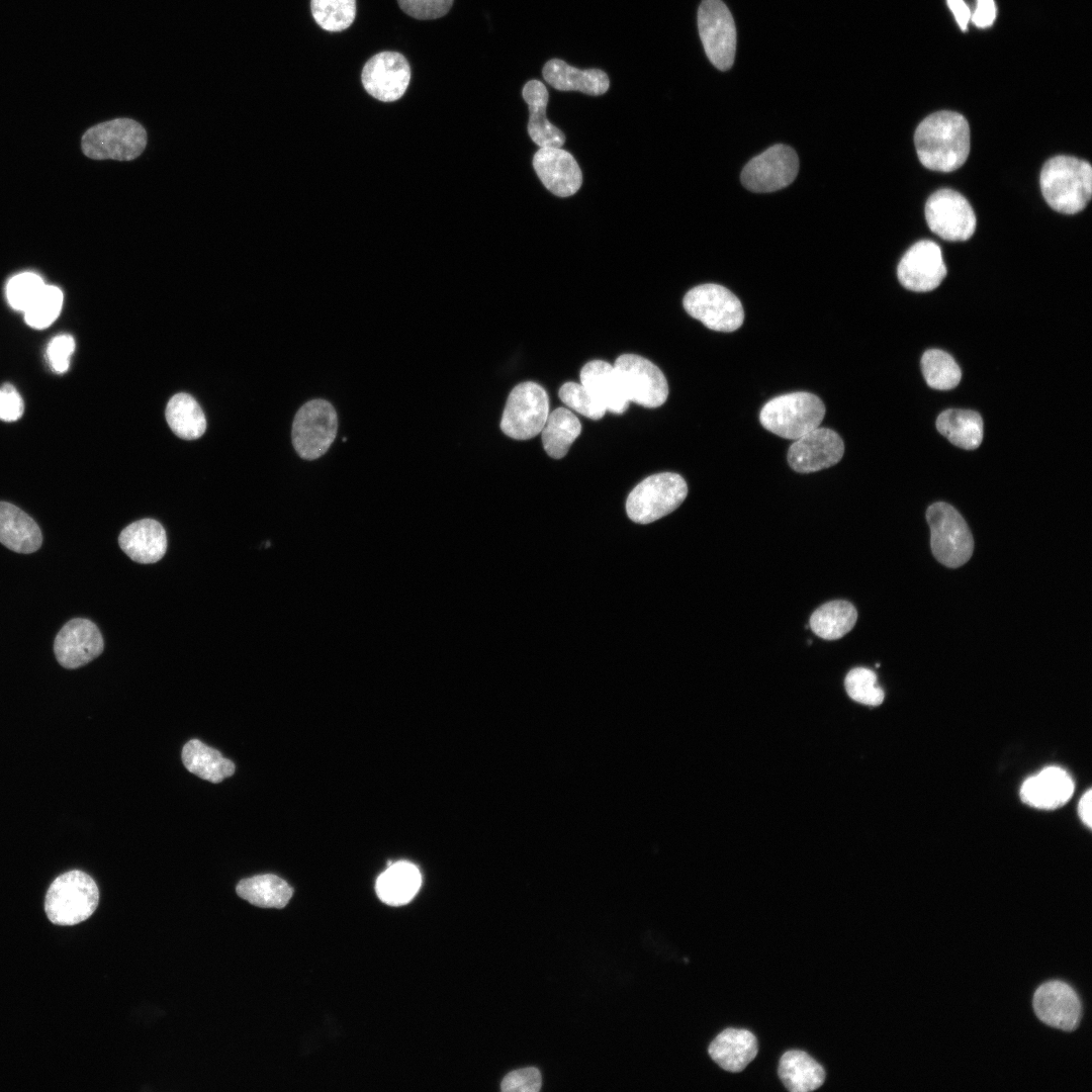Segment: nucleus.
<instances>
[{
	"label": "nucleus",
	"instance_id": "obj_1",
	"mask_svg": "<svg viewBox=\"0 0 1092 1092\" xmlns=\"http://www.w3.org/2000/svg\"><path fill=\"white\" fill-rule=\"evenodd\" d=\"M917 156L927 169L951 172L964 165L970 153V127L954 111H938L925 117L914 134Z\"/></svg>",
	"mask_w": 1092,
	"mask_h": 1092
},
{
	"label": "nucleus",
	"instance_id": "obj_2",
	"mask_svg": "<svg viewBox=\"0 0 1092 1092\" xmlns=\"http://www.w3.org/2000/svg\"><path fill=\"white\" fill-rule=\"evenodd\" d=\"M1040 189L1048 204L1058 212L1074 214L1083 210L1092 195V168L1084 160L1056 156L1043 165Z\"/></svg>",
	"mask_w": 1092,
	"mask_h": 1092
},
{
	"label": "nucleus",
	"instance_id": "obj_3",
	"mask_svg": "<svg viewBox=\"0 0 1092 1092\" xmlns=\"http://www.w3.org/2000/svg\"><path fill=\"white\" fill-rule=\"evenodd\" d=\"M99 891L86 873L73 870L57 877L48 889L44 911L57 925L71 926L88 919L96 910Z\"/></svg>",
	"mask_w": 1092,
	"mask_h": 1092
},
{
	"label": "nucleus",
	"instance_id": "obj_4",
	"mask_svg": "<svg viewBox=\"0 0 1092 1092\" xmlns=\"http://www.w3.org/2000/svg\"><path fill=\"white\" fill-rule=\"evenodd\" d=\"M822 399L807 391L782 394L768 400L760 410L759 421L767 431L797 440L819 427L825 417Z\"/></svg>",
	"mask_w": 1092,
	"mask_h": 1092
},
{
	"label": "nucleus",
	"instance_id": "obj_5",
	"mask_svg": "<svg viewBox=\"0 0 1092 1092\" xmlns=\"http://www.w3.org/2000/svg\"><path fill=\"white\" fill-rule=\"evenodd\" d=\"M147 142L146 128L140 122L119 117L87 129L81 146L84 155L90 159L131 161L143 154Z\"/></svg>",
	"mask_w": 1092,
	"mask_h": 1092
},
{
	"label": "nucleus",
	"instance_id": "obj_6",
	"mask_svg": "<svg viewBox=\"0 0 1092 1092\" xmlns=\"http://www.w3.org/2000/svg\"><path fill=\"white\" fill-rule=\"evenodd\" d=\"M688 495L686 480L677 473L661 472L638 483L626 502L628 517L635 523H652L678 508Z\"/></svg>",
	"mask_w": 1092,
	"mask_h": 1092
},
{
	"label": "nucleus",
	"instance_id": "obj_7",
	"mask_svg": "<svg viewBox=\"0 0 1092 1092\" xmlns=\"http://www.w3.org/2000/svg\"><path fill=\"white\" fill-rule=\"evenodd\" d=\"M932 554L941 564L956 568L972 556L974 540L961 514L950 505L937 502L926 511Z\"/></svg>",
	"mask_w": 1092,
	"mask_h": 1092
},
{
	"label": "nucleus",
	"instance_id": "obj_8",
	"mask_svg": "<svg viewBox=\"0 0 1092 1092\" xmlns=\"http://www.w3.org/2000/svg\"><path fill=\"white\" fill-rule=\"evenodd\" d=\"M686 311L710 330L734 332L744 321L741 301L726 287L706 283L690 289L682 299Z\"/></svg>",
	"mask_w": 1092,
	"mask_h": 1092
},
{
	"label": "nucleus",
	"instance_id": "obj_9",
	"mask_svg": "<svg viewBox=\"0 0 1092 1092\" xmlns=\"http://www.w3.org/2000/svg\"><path fill=\"white\" fill-rule=\"evenodd\" d=\"M338 417L326 399H311L296 413L292 424V443L296 453L305 460L323 456L334 442Z\"/></svg>",
	"mask_w": 1092,
	"mask_h": 1092
},
{
	"label": "nucleus",
	"instance_id": "obj_10",
	"mask_svg": "<svg viewBox=\"0 0 1092 1092\" xmlns=\"http://www.w3.org/2000/svg\"><path fill=\"white\" fill-rule=\"evenodd\" d=\"M548 415L546 390L536 382H522L508 396L500 429L510 438L528 440L541 432Z\"/></svg>",
	"mask_w": 1092,
	"mask_h": 1092
},
{
	"label": "nucleus",
	"instance_id": "obj_11",
	"mask_svg": "<svg viewBox=\"0 0 1092 1092\" xmlns=\"http://www.w3.org/2000/svg\"><path fill=\"white\" fill-rule=\"evenodd\" d=\"M698 29L705 53L717 69L729 70L735 58L736 28L722 0H703L698 9Z\"/></svg>",
	"mask_w": 1092,
	"mask_h": 1092
},
{
	"label": "nucleus",
	"instance_id": "obj_12",
	"mask_svg": "<svg viewBox=\"0 0 1092 1092\" xmlns=\"http://www.w3.org/2000/svg\"><path fill=\"white\" fill-rule=\"evenodd\" d=\"M929 229L946 241H967L976 230V215L969 201L958 191L939 189L925 204Z\"/></svg>",
	"mask_w": 1092,
	"mask_h": 1092
},
{
	"label": "nucleus",
	"instance_id": "obj_13",
	"mask_svg": "<svg viewBox=\"0 0 1092 1092\" xmlns=\"http://www.w3.org/2000/svg\"><path fill=\"white\" fill-rule=\"evenodd\" d=\"M799 171L796 152L786 145H775L752 158L741 172L742 185L753 192H774L790 185Z\"/></svg>",
	"mask_w": 1092,
	"mask_h": 1092
},
{
	"label": "nucleus",
	"instance_id": "obj_14",
	"mask_svg": "<svg viewBox=\"0 0 1092 1092\" xmlns=\"http://www.w3.org/2000/svg\"><path fill=\"white\" fill-rule=\"evenodd\" d=\"M629 401L644 407L662 405L668 396V384L662 371L648 359L623 354L614 365Z\"/></svg>",
	"mask_w": 1092,
	"mask_h": 1092
},
{
	"label": "nucleus",
	"instance_id": "obj_15",
	"mask_svg": "<svg viewBox=\"0 0 1092 1092\" xmlns=\"http://www.w3.org/2000/svg\"><path fill=\"white\" fill-rule=\"evenodd\" d=\"M1032 1008L1041 1022L1063 1031L1075 1030L1083 1015L1079 995L1062 980H1049L1040 984L1032 996Z\"/></svg>",
	"mask_w": 1092,
	"mask_h": 1092
},
{
	"label": "nucleus",
	"instance_id": "obj_16",
	"mask_svg": "<svg viewBox=\"0 0 1092 1092\" xmlns=\"http://www.w3.org/2000/svg\"><path fill=\"white\" fill-rule=\"evenodd\" d=\"M411 67L403 55L385 51L371 57L363 67L364 89L383 102L399 99L411 81Z\"/></svg>",
	"mask_w": 1092,
	"mask_h": 1092
},
{
	"label": "nucleus",
	"instance_id": "obj_17",
	"mask_svg": "<svg viewBox=\"0 0 1092 1092\" xmlns=\"http://www.w3.org/2000/svg\"><path fill=\"white\" fill-rule=\"evenodd\" d=\"M844 453L841 437L828 428H815L795 440L788 451V462L799 473H811L837 464Z\"/></svg>",
	"mask_w": 1092,
	"mask_h": 1092
},
{
	"label": "nucleus",
	"instance_id": "obj_18",
	"mask_svg": "<svg viewBox=\"0 0 1092 1092\" xmlns=\"http://www.w3.org/2000/svg\"><path fill=\"white\" fill-rule=\"evenodd\" d=\"M900 283L907 289L926 292L935 289L946 275L939 246L929 240L915 243L897 268Z\"/></svg>",
	"mask_w": 1092,
	"mask_h": 1092
},
{
	"label": "nucleus",
	"instance_id": "obj_19",
	"mask_svg": "<svg viewBox=\"0 0 1092 1092\" xmlns=\"http://www.w3.org/2000/svg\"><path fill=\"white\" fill-rule=\"evenodd\" d=\"M104 648L97 626L88 619L76 618L67 622L56 636L54 651L65 668H78L98 657Z\"/></svg>",
	"mask_w": 1092,
	"mask_h": 1092
},
{
	"label": "nucleus",
	"instance_id": "obj_20",
	"mask_svg": "<svg viewBox=\"0 0 1092 1092\" xmlns=\"http://www.w3.org/2000/svg\"><path fill=\"white\" fill-rule=\"evenodd\" d=\"M533 167L544 186L556 196L573 195L581 186L582 174L577 162L561 148H540L533 157Z\"/></svg>",
	"mask_w": 1092,
	"mask_h": 1092
},
{
	"label": "nucleus",
	"instance_id": "obj_21",
	"mask_svg": "<svg viewBox=\"0 0 1092 1092\" xmlns=\"http://www.w3.org/2000/svg\"><path fill=\"white\" fill-rule=\"evenodd\" d=\"M1074 782L1061 767L1050 766L1026 779L1020 789L1021 800L1037 809H1056L1072 797Z\"/></svg>",
	"mask_w": 1092,
	"mask_h": 1092
},
{
	"label": "nucleus",
	"instance_id": "obj_22",
	"mask_svg": "<svg viewBox=\"0 0 1092 1092\" xmlns=\"http://www.w3.org/2000/svg\"><path fill=\"white\" fill-rule=\"evenodd\" d=\"M121 550L133 561L150 564L159 561L167 550V535L154 519H142L126 526L118 537Z\"/></svg>",
	"mask_w": 1092,
	"mask_h": 1092
},
{
	"label": "nucleus",
	"instance_id": "obj_23",
	"mask_svg": "<svg viewBox=\"0 0 1092 1092\" xmlns=\"http://www.w3.org/2000/svg\"><path fill=\"white\" fill-rule=\"evenodd\" d=\"M580 383L607 411L621 415L628 408L630 401L614 365L603 360L587 362L581 368Z\"/></svg>",
	"mask_w": 1092,
	"mask_h": 1092
},
{
	"label": "nucleus",
	"instance_id": "obj_24",
	"mask_svg": "<svg viewBox=\"0 0 1092 1092\" xmlns=\"http://www.w3.org/2000/svg\"><path fill=\"white\" fill-rule=\"evenodd\" d=\"M543 78L559 91H579L598 96L610 86L608 75L600 69L580 70L560 59H551L543 67Z\"/></svg>",
	"mask_w": 1092,
	"mask_h": 1092
},
{
	"label": "nucleus",
	"instance_id": "obj_25",
	"mask_svg": "<svg viewBox=\"0 0 1092 1092\" xmlns=\"http://www.w3.org/2000/svg\"><path fill=\"white\" fill-rule=\"evenodd\" d=\"M756 1037L746 1029L726 1028L710 1043L712 1060L728 1072H741L755 1058Z\"/></svg>",
	"mask_w": 1092,
	"mask_h": 1092
},
{
	"label": "nucleus",
	"instance_id": "obj_26",
	"mask_svg": "<svg viewBox=\"0 0 1092 1092\" xmlns=\"http://www.w3.org/2000/svg\"><path fill=\"white\" fill-rule=\"evenodd\" d=\"M0 542L17 553H32L42 542L36 522L16 506L0 502Z\"/></svg>",
	"mask_w": 1092,
	"mask_h": 1092
},
{
	"label": "nucleus",
	"instance_id": "obj_27",
	"mask_svg": "<svg viewBox=\"0 0 1092 1092\" xmlns=\"http://www.w3.org/2000/svg\"><path fill=\"white\" fill-rule=\"evenodd\" d=\"M522 95L529 108L527 129L531 140L540 148H561L565 135L546 117L549 94L545 85L539 80H530L525 84Z\"/></svg>",
	"mask_w": 1092,
	"mask_h": 1092
},
{
	"label": "nucleus",
	"instance_id": "obj_28",
	"mask_svg": "<svg viewBox=\"0 0 1092 1092\" xmlns=\"http://www.w3.org/2000/svg\"><path fill=\"white\" fill-rule=\"evenodd\" d=\"M422 883L419 869L404 860L394 862L376 881L379 899L392 906L408 903L418 893Z\"/></svg>",
	"mask_w": 1092,
	"mask_h": 1092
},
{
	"label": "nucleus",
	"instance_id": "obj_29",
	"mask_svg": "<svg viewBox=\"0 0 1092 1092\" xmlns=\"http://www.w3.org/2000/svg\"><path fill=\"white\" fill-rule=\"evenodd\" d=\"M779 1077L791 1092H810L825 1081V1071L812 1057L803 1051L786 1052L780 1059Z\"/></svg>",
	"mask_w": 1092,
	"mask_h": 1092
},
{
	"label": "nucleus",
	"instance_id": "obj_30",
	"mask_svg": "<svg viewBox=\"0 0 1092 1092\" xmlns=\"http://www.w3.org/2000/svg\"><path fill=\"white\" fill-rule=\"evenodd\" d=\"M186 769L198 778L218 784L234 775L235 763L198 739L189 740L182 749Z\"/></svg>",
	"mask_w": 1092,
	"mask_h": 1092
},
{
	"label": "nucleus",
	"instance_id": "obj_31",
	"mask_svg": "<svg viewBox=\"0 0 1092 1092\" xmlns=\"http://www.w3.org/2000/svg\"><path fill=\"white\" fill-rule=\"evenodd\" d=\"M237 894L252 905L261 908H283L293 895V889L273 874L257 875L241 880Z\"/></svg>",
	"mask_w": 1092,
	"mask_h": 1092
},
{
	"label": "nucleus",
	"instance_id": "obj_32",
	"mask_svg": "<svg viewBox=\"0 0 1092 1092\" xmlns=\"http://www.w3.org/2000/svg\"><path fill=\"white\" fill-rule=\"evenodd\" d=\"M938 432L953 445L973 450L983 440V420L981 416L969 410H946L936 421Z\"/></svg>",
	"mask_w": 1092,
	"mask_h": 1092
},
{
	"label": "nucleus",
	"instance_id": "obj_33",
	"mask_svg": "<svg viewBox=\"0 0 1092 1092\" xmlns=\"http://www.w3.org/2000/svg\"><path fill=\"white\" fill-rule=\"evenodd\" d=\"M857 611L844 600H834L816 609L809 620L811 630L825 640H836L847 634L855 625Z\"/></svg>",
	"mask_w": 1092,
	"mask_h": 1092
},
{
	"label": "nucleus",
	"instance_id": "obj_34",
	"mask_svg": "<svg viewBox=\"0 0 1092 1092\" xmlns=\"http://www.w3.org/2000/svg\"><path fill=\"white\" fill-rule=\"evenodd\" d=\"M580 432L577 417L565 407H558L549 413L540 432L544 450L551 458L560 459L567 454Z\"/></svg>",
	"mask_w": 1092,
	"mask_h": 1092
},
{
	"label": "nucleus",
	"instance_id": "obj_35",
	"mask_svg": "<svg viewBox=\"0 0 1092 1092\" xmlns=\"http://www.w3.org/2000/svg\"><path fill=\"white\" fill-rule=\"evenodd\" d=\"M166 420L170 429L180 438L194 440L206 429L205 416L198 402L190 394L173 395L166 407Z\"/></svg>",
	"mask_w": 1092,
	"mask_h": 1092
},
{
	"label": "nucleus",
	"instance_id": "obj_36",
	"mask_svg": "<svg viewBox=\"0 0 1092 1092\" xmlns=\"http://www.w3.org/2000/svg\"><path fill=\"white\" fill-rule=\"evenodd\" d=\"M921 369L927 384L938 390L954 388L962 378L961 368L954 359L938 349L927 350L922 355Z\"/></svg>",
	"mask_w": 1092,
	"mask_h": 1092
},
{
	"label": "nucleus",
	"instance_id": "obj_37",
	"mask_svg": "<svg viewBox=\"0 0 1092 1092\" xmlns=\"http://www.w3.org/2000/svg\"><path fill=\"white\" fill-rule=\"evenodd\" d=\"M310 11L323 29L331 32L342 31L347 29L356 17V0H310Z\"/></svg>",
	"mask_w": 1092,
	"mask_h": 1092
},
{
	"label": "nucleus",
	"instance_id": "obj_38",
	"mask_svg": "<svg viewBox=\"0 0 1092 1092\" xmlns=\"http://www.w3.org/2000/svg\"><path fill=\"white\" fill-rule=\"evenodd\" d=\"M63 300V292L59 287L46 284L23 311L26 324L37 330L50 327L59 316Z\"/></svg>",
	"mask_w": 1092,
	"mask_h": 1092
},
{
	"label": "nucleus",
	"instance_id": "obj_39",
	"mask_svg": "<svg viewBox=\"0 0 1092 1092\" xmlns=\"http://www.w3.org/2000/svg\"><path fill=\"white\" fill-rule=\"evenodd\" d=\"M844 687L847 695L860 704L879 706L884 701V691L877 684V675L869 668L855 667L849 670Z\"/></svg>",
	"mask_w": 1092,
	"mask_h": 1092
},
{
	"label": "nucleus",
	"instance_id": "obj_40",
	"mask_svg": "<svg viewBox=\"0 0 1092 1092\" xmlns=\"http://www.w3.org/2000/svg\"><path fill=\"white\" fill-rule=\"evenodd\" d=\"M558 394L563 403L588 419L600 420L607 412L581 383L565 382L559 388Z\"/></svg>",
	"mask_w": 1092,
	"mask_h": 1092
},
{
	"label": "nucleus",
	"instance_id": "obj_41",
	"mask_svg": "<svg viewBox=\"0 0 1092 1092\" xmlns=\"http://www.w3.org/2000/svg\"><path fill=\"white\" fill-rule=\"evenodd\" d=\"M42 278L31 272L13 276L7 283L6 296L10 306L24 311L44 287Z\"/></svg>",
	"mask_w": 1092,
	"mask_h": 1092
},
{
	"label": "nucleus",
	"instance_id": "obj_42",
	"mask_svg": "<svg viewBox=\"0 0 1092 1092\" xmlns=\"http://www.w3.org/2000/svg\"><path fill=\"white\" fill-rule=\"evenodd\" d=\"M401 10L416 19H436L450 10L453 0H397Z\"/></svg>",
	"mask_w": 1092,
	"mask_h": 1092
},
{
	"label": "nucleus",
	"instance_id": "obj_43",
	"mask_svg": "<svg viewBox=\"0 0 1092 1092\" xmlns=\"http://www.w3.org/2000/svg\"><path fill=\"white\" fill-rule=\"evenodd\" d=\"M75 351V340L69 334L54 337L47 347V358L51 368L57 373L69 369L71 356Z\"/></svg>",
	"mask_w": 1092,
	"mask_h": 1092
},
{
	"label": "nucleus",
	"instance_id": "obj_44",
	"mask_svg": "<svg viewBox=\"0 0 1092 1092\" xmlns=\"http://www.w3.org/2000/svg\"><path fill=\"white\" fill-rule=\"evenodd\" d=\"M542 1085L541 1073L535 1067L510 1072L503 1079L500 1089L505 1092H537Z\"/></svg>",
	"mask_w": 1092,
	"mask_h": 1092
},
{
	"label": "nucleus",
	"instance_id": "obj_45",
	"mask_svg": "<svg viewBox=\"0 0 1092 1092\" xmlns=\"http://www.w3.org/2000/svg\"><path fill=\"white\" fill-rule=\"evenodd\" d=\"M24 412V402L16 388L10 383L0 387V420L17 421Z\"/></svg>",
	"mask_w": 1092,
	"mask_h": 1092
},
{
	"label": "nucleus",
	"instance_id": "obj_46",
	"mask_svg": "<svg viewBox=\"0 0 1092 1092\" xmlns=\"http://www.w3.org/2000/svg\"><path fill=\"white\" fill-rule=\"evenodd\" d=\"M996 13L997 9L994 0H977V7L973 15H971V19L976 26L986 28L994 23Z\"/></svg>",
	"mask_w": 1092,
	"mask_h": 1092
},
{
	"label": "nucleus",
	"instance_id": "obj_47",
	"mask_svg": "<svg viewBox=\"0 0 1092 1092\" xmlns=\"http://www.w3.org/2000/svg\"><path fill=\"white\" fill-rule=\"evenodd\" d=\"M947 5L954 15V18L962 30H966L969 20L971 19V11L964 0H946Z\"/></svg>",
	"mask_w": 1092,
	"mask_h": 1092
},
{
	"label": "nucleus",
	"instance_id": "obj_48",
	"mask_svg": "<svg viewBox=\"0 0 1092 1092\" xmlns=\"http://www.w3.org/2000/svg\"><path fill=\"white\" fill-rule=\"evenodd\" d=\"M1091 803H1092V792H1091V790H1088V791H1087V792H1086V793H1085V794H1084V795H1083V796L1081 797V799H1080V801H1079V804H1078V814H1079V816H1080L1081 820H1082V821H1083V822H1084V823L1086 824V826H1088L1089 828H1090V827H1091V825H1092Z\"/></svg>",
	"mask_w": 1092,
	"mask_h": 1092
}]
</instances>
